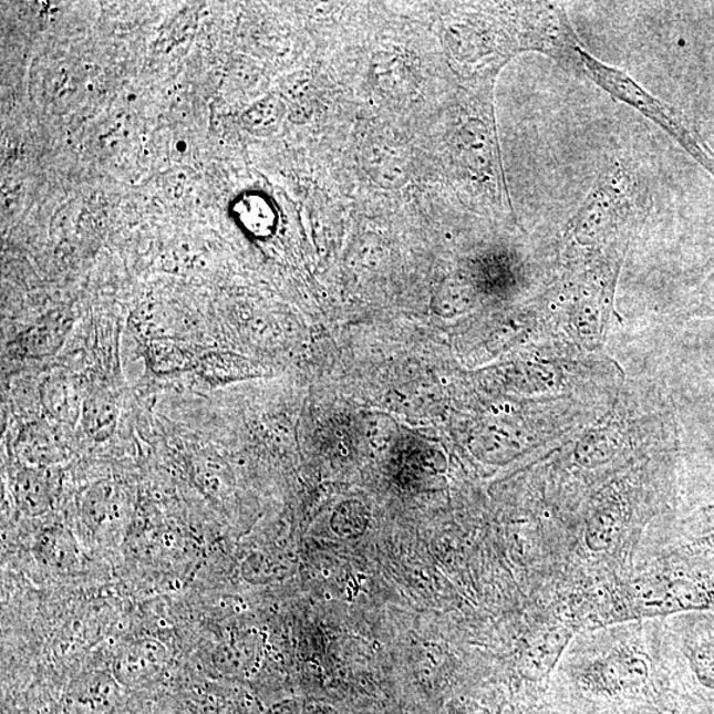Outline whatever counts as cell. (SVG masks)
<instances>
[{
	"label": "cell",
	"instance_id": "obj_1",
	"mask_svg": "<svg viewBox=\"0 0 714 714\" xmlns=\"http://www.w3.org/2000/svg\"><path fill=\"white\" fill-rule=\"evenodd\" d=\"M644 207V190L634 168L623 161L611 162L571 217L568 248L581 251L589 261L613 255L608 250L630 234Z\"/></svg>",
	"mask_w": 714,
	"mask_h": 714
},
{
	"label": "cell",
	"instance_id": "obj_2",
	"mask_svg": "<svg viewBox=\"0 0 714 714\" xmlns=\"http://www.w3.org/2000/svg\"><path fill=\"white\" fill-rule=\"evenodd\" d=\"M485 91L470 95L459 106L451 133V152L462 179L473 194L486 200L489 208L511 209L493 100Z\"/></svg>",
	"mask_w": 714,
	"mask_h": 714
},
{
	"label": "cell",
	"instance_id": "obj_3",
	"mask_svg": "<svg viewBox=\"0 0 714 714\" xmlns=\"http://www.w3.org/2000/svg\"><path fill=\"white\" fill-rule=\"evenodd\" d=\"M576 74L588 77L617 101L654 122L714 178V152L685 115L619 68L603 63L583 46L577 50Z\"/></svg>",
	"mask_w": 714,
	"mask_h": 714
},
{
	"label": "cell",
	"instance_id": "obj_4",
	"mask_svg": "<svg viewBox=\"0 0 714 714\" xmlns=\"http://www.w3.org/2000/svg\"><path fill=\"white\" fill-rule=\"evenodd\" d=\"M650 676V665L642 654L621 650L590 666L584 680L590 690L617 695L642 686Z\"/></svg>",
	"mask_w": 714,
	"mask_h": 714
},
{
	"label": "cell",
	"instance_id": "obj_5",
	"mask_svg": "<svg viewBox=\"0 0 714 714\" xmlns=\"http://www.w3.org/2000/svg\"><path fill=\"white\" fill-rule=\"evenodd\" d=\"M704 591L686 580H652L639 583L632 600L644 614H669L705 607L708 597Z\"/></svg>",
	"mask_w": 714,
	"mask_h": 714
},
{
	"label": "cell",
	"instance_id": "obj_6",
	"mask_svg": "<svg viewBox=\"0 0 714 714\" xmlns=\"http://www.w3.org/2000/svg\"><path fill=\"white\" fill-rule=\"evenodd\" d=\"M20 457L35 467H48L59 464L70 455L63 428L56 425L37 421L24 426L17 441Z\"/></svg>",
	"mask_w": 714,
	"mask_h": 714
},
{
	"label": "cell",
	"instance_id": "obj_7",
	"mask_svg": "<svg viewBox=\"0 0 714 714\" xmlns=\"http://www.w3.org/2000/svg\"><path fill=\"white\" fill-rule=\"evenodd\" d=\"M40 394L45 412L58 423L74 425L81 420L84 399L81 396L79 384L72 377H48Z\"/></svg>",
	"mask_w": 714,
	"mask_h": 714
},
{
	"label": "cell",
	"instance_id": "obj_8",
	"mask_svg": "<svg viewBox=\"0 0 714 714\" xmlns=\"http://www.w3.org/2000/svg\"><path fill=\"white\" fill-rule=\"evenodd\" d=\"M72 328L66 315H50L27 330L18 340V350L27 358H44L56 352Z\"/></svg>",
	"mask_w": 714,
	"mask_h": 714
},
{
	"label": "cell",
	"instance_id": "obj_9",
	"mask_svg": "<svg viewBox=\"0 0 714 714\" xmlns=\"http://www.w3.org/2000/svg\"><path fill=\"white\" fill-rule=\"evenodd\" d=\"M20 508L30 515H40L51 507L54 495L53 476L46 467H29L19 473L15 483Z\"/></svg>",
	"mask_w": 714,
	"mask_h": 714
},
{
	"label": "cell",
	"instance_id": "obj_10",
	"mask_svg": "<svg viewBox=\"0 0 714 714\" xmlns=\"http://www.w3.org/2000/svg\"><path fill=\"white\" fill-rule=\"evenodd\" d=\"M118 410L111 392L105 390L92 391L84 397L81 425L91 438L105 441L117 426Z\"/></svg>",
	"mask_w": 714,
	"mask_h": 714
},
{
	"label": "cell",
	"instance_id": "obj_11",
	"mask_svg": "<svg viewBox=\"0 0 714 714\" xmlns=\"http://www.w3.org/2000/svg\"><path fill=\"white\" fill-rule=\"evenodd\" d=\"M166 650L154 641L138 642L122 652L117 669L128 682H139L159 672L166 662Z\"/></svg>",
	"mask_w": 714,
	"mask_h": 714
},
{
	"label": "cell",
	"instance_id": "obj_12",
	"mask_svg": "<svg viewBox=\"0 0 714 714\" xmlns=\"http://www.w3.org/2000/svg\"><path fill=\"white\" fill-rule=\"evenodd\" d=\"M366 168L383 187H400L406 180V156L390 142L373 143L365 155Z\"/></svg>",
	"mask_w": 714,
	"mask_h": 714
},
{
	"label": "cell",
	"instance_id": "obj_13",
	"mask_svg": "<svg viewBox=\"0 0 714 714\" xmlns=\"http://www.w3.org/2000/svg\"><path fill=\"white\" fill-rule=\"evenodd\" d=\"M147 360L154 372L169 375V373L196 369L199 358L175 340L155 339L148 343Z\"/></svg>",
	"mask_w": 714,
	"mask_h": 714
},
{
	"label": "cell",
	"instance_id": "obj_14",
	"mask_svg": "<svg viewBox=\"0 0 714 714\" xmlns=\"http://www.w3.org/2000/svg\"><path fill=\"white\" fill-rule=\"evenodd\" d=\"M571 639V632L563 628H555L547 631L535 649L532 661V675L537 679L548 676L555 669L557 662L566 650Z\"/></svg>",
	"mask_w": 714,
	"mask_h": 714
},
{
	"label": "cell",
	"instance_id": "obj_15",
	"mask_svg": "<svg viewBox=\"0 0 714 714\" xmlns=\"http://www.w3.org/2000/svg\"><path fill=\"white\" fill-rule=\"evenodd\" d=\"M622 514L614 506L600 509L591 518L587 529V542L591 550L608 549L621 532Z\"/></svg>",
	"mask_w": 714,
	"mask_h": 714
},
{
	"label": "cell",
	"instance_id": "obj_16",
	"mask_svg": "<svg viewBox=\"0 0 714 714\" xmlns=\"http://www.w3.org/2000/svg\"><path fill=\"white\" fill-rule=\"evenodd\" d=\"M693 664L700 679L714 683V644H703L693 651Z\"/></svg>",
	"mask_w": 714,
	"mask_h": 714
},
{
	"label": "cell",
	"instance_id": "obj_17",
	"mask_svg": "<svg viewBox=\"0 0 714 714\" xmlns=\"http://www.w3.org/2000/svg\"><path fill=\"white\" fill-rule=\"evenodd\" d=\"M696 312L700 315L714 317V271L699 291Z\"/></svg>",
	"mask_w": 714,
	"mask_h": 714
}]
</instances>
